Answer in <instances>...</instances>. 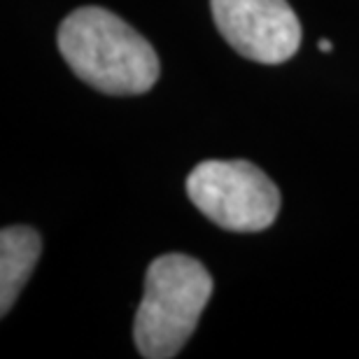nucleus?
I'll list each match as a JSON object with an SVG mask.
<instances>
[{"label": "nucleus", "mask_w": 359, "mask_h": 359, "mask_svg": "<svg viewBox=\"0 0 359 359\" xmlns=\"http://www.w3.org/2000/svg\"><path fill=\"white\" fill-rule=\"evenodd\" d=\"M42 252L40 233L31 226H5L0 233V313L7 315L28 283Z\"/></svg>", "instance_id": "obj_5"}, {"label": "nucleus", "mask_w": 359, "mask_h": 359, "mask_svg": "<svg viewBox=\"0 0 359 359\" xmlns=\"http://www.w3.org/2000/svg\"><path fill=\"white\" fill-rule=\"evenodd\" d=\"M318 47L322 49V52H327V54H329V52H332V49H334L332 40H320V42H318Z\"/></svg>", "instance_id": "obj_6"}, {"label": "nucleus", "mask_w": 359, "mask_h": 359, "mask_svg": "<svg viewBox=\"0 0 359 359\" xmlns=\"http://www.w3.org/2000/svg\"><path fill=\"white\" fill-rule=\"evenodd\" d=\"M59 49L73 73L110 96L145 93L161 75L154 47L103 7H80L59 26Z\"/></svg>", "instance_id": "obj_1"}, {"label": "nucleus", "mask_w": 359, "mask_h": 359, "mask_svg": "<svg viewBox=\"0 0 359 359\" xmlns=\"http://www.w3.org/2000/svg\"><path fill=\"white\" fill-rule=\"evenodd\" d=\"M212 294V278L201 262L187 255H161L149 264L145 294L135 313L133 339L147 359L180 355L196 332L201 313Z\"/></svg>", "instance_id": "obj_2"}, {"label": "nucleus", "mask_w": 359, "mask_h": 359, "mask_svg": "<svg viewBox=\"0 0 359 359\" xmlns=\"http://www.w3.org/2000/svg\"><path fill=\"white\" fill-rule=\"evenodd\" d=\"M187 196L208 219L236 233L264 231L280 210L273 180L243 159L201 161L187 177Z\"/></svg>", "instance_id": "obj_3"}, {"label": "nucleus", "mask_w": 359, "mask_h": 359, "mask_svg": "<svg viewBox=\"0 0 359 359\" xmlns=\"http://www.w3.org/2000/svg\"><path fill=\"white\" fill-rule=\"evenodd\" d=\"M222 38L250 61L278 66L299 52L301 24L287 0H210Z\"/></svg>", "instance_id": "obj_4"}]
</instances>
